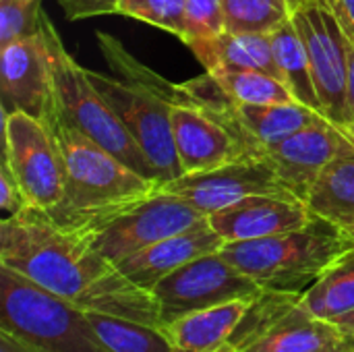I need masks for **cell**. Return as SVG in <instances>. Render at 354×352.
<instances>
[{
  "mask_svg": "<svg viewBox=\"0 0 354 352\" xmlns=\"http://www.w3.org/2000/svg\"><path fill=\"white\" fill-rule=\"evenodd\" d=\"M0 266L85 311L164 326L160 305L149 290L131 282L85 232L54 224L41 210L27 207L2 218Z\"/></svg>",
  "mask_w": 354,
  "mask_h": 352,
  "instance_id": "1",
  "label": "cell"
},
{
  "mask_svg": "<svg viewBox=\"0 0 354 352\" xmlns=\"http://www.w3.org/2000/svg\"><path fill=\"white\" fill-rule=\"evenodd\" d=\"M48 124L54 131L64 164L62 201L46 212L54 224L66 230L89 232L112 214L160 189V180L131 170L124 162L56 114Z\"/></svg>",
  "mask_w": 354,
  "mask_h": 352,
  "instance_id": "2",
  "label": "cell"
},
{
  "mask_svg": "<svg viewBox=\"0 0 354 352\" xmlns=\"http://www.w3.org/2000/svg\"><path fill=\"white\" fill-rule=\"evenodd\" d=\"M97 44L108 64L114 66L124 81L87 68L89 79L151 162L162 185L183 176L170 122V104L180 102L178 85L166 83L149 73L108 33H100Z\"/></svg>",
  "mask_w": 354,
  "mask_h": 352,
  "instance_id": "3",
  "label": "cell"
},
{
  "mask_svg": "<svg viewBox=\"0 0 354 352\" xmlns=\"http://www.w3.org/2000/svg\"><path fill=\"white\" fill-rule=\"evenodd\" d=\"M353 247L354 241L344 228L315 216L299 230L226 243L220 253L263 290L303 295Z\"/></svg>",
  "mask_w": 354,
  "mask_h": 352,
  "instance_id": "4",
  "label": "cell"
},
{
  "mask_svg": "<svg viewBox=\"0 0 354 352\" xmlns=\"http://www.w3.org/2000/svg\"><path fill=\"white\" fill-rule=\"evenodd\" d=\"M39 31L46 39L54 75L56 116L108 149L131 170L151 180H160L151 162L145 158L133 135L127 131L118 114L89 79L87 68H83L66 52L54 23L44 12L39 19Z\"/></svg>",
  "mask_w": 354,
  "mask_h": 352,
  "instance_id": "5",
  "label": "cell"
},
{
  "mask_svg": "<svg viewBox=\"0 0 354 352\" xmlns=\"http://www.w3.org/2000/svg\"><path fill=\"white\" fill-rule=\"evenodd\" d=\"M0 330L37 352H112L85 309L0 266Z\"/></svg>",
  "mask_w": 354,
  "mask_h": 352,
  "instance_id": "6",
  "label": "cell"
},
{
  "mask_svg": "<svg viewBox=\"0 0 354 352\" xmlns=\"http://www.w3.org/2000/svg\"><path fill=\"white\" fill-rule=\"evenodd\" d=\"M342 338L336 324L303 307L301 295L263 290L230 338V352H315Z\"/></svg>",
  "mask_w": 354,
  "mask_h": 352,
  "instance_id": "7",
  "label": "cell"
},
{
  "mask_svg": "<svg viewBox=\"0 0 354 352\" xmlns=\"http://www.w3.org/2000/svg\"><path fill=\"white\" fill-rule=\"evenodd\" d=\"M292 23L303 37L324 116L354 139L348 102V39L338 19L324 0H307L292 12Z\"/></svg>",
  "mask_w": 354,
  "mask_h": 352,
  "instance_id": "8",
  "label": "cell"
},
{
  "mask_svg": "<svg viewBox=\"0 0 354 352\" xmlns=\"http://www.w3.org/2000/svg\"><path fill=\"white\" fill-rule=\"evenodd\" d=\"M203 222H207L205 214L178 195L158 189L156 193L112 214L85 234L102 255L112 263H120L133 253Z\"/></svg>",
  "mask_w": 354,
  "mask_h": 352,
  "instance_id": "9",
  "label": "cell"
},
{
  "mask_svg": "<svg viewBox=\"0 0 354 352\" xmlns=\"http://www.w3.org/2000/svg\"><path fill=\"white\" fill-rule=\"evenodd\" d=\"M4 160L29 207L50 212L64 195V164L48 122L25 112L2 114Z\"/></svg>",
  "mask_w": 354,
  "mask_h": 352,
  "instance_id": "10",
  "label": "cell"
},
{
  "mask_svg": "<svg viewBox=\"0 0 354 352\" xmlns=\"http://www.w3.org/2000/svg\"><path fill=\"white\" fill-rule=\"evenodd\" d=\"M261 293L263 288L224 259L220 251L178 268L160 280L151 290L160 305L164 326H170L176 319L201 309L239 299H257Z\"/></svg>",
  "mask_w": 354,
  "mask_h": 352,
  "instance_id": "11",
  "label": "cell"
},
{
  "mask_svg": "<svg viewBox=\"0 0 354 352\" xmlns=\"http://www.w3.org/2000/svg\"><path fill=\"white\" fill-rule=\"evenodd\" d=\"M160 189L178 195L205 216H212L222 207H228L255 195L297 197L286 189L272 164L261 156L236 160L232 164L197 174H183L170 183L160 185Z\"/></svg>",
  "mask_w": 354,
  "mask_h": 352,
  "instance_id": "12",
  "label": "cell"
},
{
  "mask_svg": "<svg viewBox=\"0 0 354 352\" xmlns=\"http://www.w3.org/2000/svg\"><path fill=\"white\" fill-rule=\"evenodd\" d=\"M0 98L2 114L25 112L44 122L54 118V75L41 31L0 48Z\"/></svg>",
  "mask_w": 354,
  "mask_h": 352,
  "instance_id": "13",
  "label": "cell"
},
{
  "mask_svg": "<svg viewBox=\"0 0 354 352\" xmlns=\"http://www.w3.org/2000/svg\"><path fill=\"white\" fill-rule=\"evenodd\" d=\"M354 151V139L330 120L301 129L261 149L290 193L305 201L319 174L340 156Z\"/></svg>",
  "mask_w": 354,
  "mask_h": 352,
  "instance_id": "14",
  "label": "cell"
},
{
  "mask_svg": "<svg viewBox=\"0 0 354 352\" xmlns=\"http://www.w3.org/2000/svg\"><path fill=\"white\" fill-rule=\"evenodd\" d=\"M170 122L183 174H197L255 158L224 122L193 102H172Z\"/></svg>",
  "mask_w": 354,
  "mask_h": 352,
  "instance_id": "15",
  "label": "cell"
},
{
  "mask_svg": "<svg viewBox=\"0 0 354 352\" xmlns=\"http://www.w3.org/2000/svg\"><path fill=\"white\" fill-rule=\"evenodd\" d=\"M309 205L292 195H255L207 216L209 226L226 241H257L299 230L313 222Z\"/></svg>",
  "mask_w": 354,
  "mask_h": 352,
  "instance_id": "16",
  "label": "cell"
},
{
  "mask_svg": "<svg viewBox=\"0 0 354 352\" xmlns=\"http://www.w3.org/2000/svg\"><path fill=\"white\" fill-rule=\"evenodd\" d=\"M224 245L226 241L209 226V222H203L195 228L141 249L116 266L131 282L151 293L160 280H164L178 268L203 255L218 253Z\"/></svg>",
  "mask_w": 354,
  "mask_h": 352,
  "instance_id": "17",
  "label": "cell"
},
{
  "mask_svg": "<svg viewBox=\"0 0 354 352\" xmlns=\"http://www.w3.org/2000/svg\"><path fill=\"white\" fill-rule=\"evenodd\" d=\"M253 299H239L201 309L164 326L174 352H230V338L243 322Z\"/></svg>",
  "mask_w": 354,
  "mask_h": 352,
  "instance_id": "18",
  "label": "cell"
},
{
  "mask_svg": "<svg viewBox=\"0 0 354 352\" xmlns=\"http://www.w3.org/2000/svg\"><path fill=\"white\" fill-rule=\"evenodd\" d=\"M207 73L214 71H259L280 79L270 33H220L187 44ZM282 81V79H280ZM284 83V81H282Z\"/></svg>",
  "mask_w": 354,
  "mask_h": 352,
  "instance_id": "19",
  "label": "cell"
},
{
  "mask_svg": "<svg viewBox=\"0 0 354 352\" xmlns=\"http://www.w3.org/2000/svg\"><path fill=\"white\" fill-rule=\"evenodd\" d=\"M305 203L313 216L344 230L354 228V151L336 158L309 189Z\"/></svg>",
  "mask_w": 354,
  "mask_h": 352,
  "instance_id": "20",
  "label": "cell"
},
{
  "mask_svg": "<svg viewBox=\"0 0 354 352\" xmlns=\"http://www.w3.org/2000/svg\"><path fill=\"white\" fill-rule=\"evenodd\" d=\"M270 39L274 48V60H276V66L284 85L290 89L297 102L322 112V104H319L313 75H311L309 56H307L303 37L297 31V25L292 23V17L280 23L276 29H272Z\"/></svg>",
  "mask_w": 354,
  "mask_h": 352,
  "instance_id": "21",
  "label": "cell"
},
{
  "mask_svg": "<svg viewBox=\"0 0 354 352\" xmlns=\"http://www.w3.org/2000/svg\"><path fill=\"white\" fill-rule=\"evenodd\" d=\"M303 307L330 324L354 311V247L338 257L322 278L301 295Z\"/></svg>",
  "mask_w": 354,
  "mask_h": 352,
  "instance_id": "22",
  "label": "cell"
},
{
  "mask_svg": "<svg viewBox=\"0 0 354 352\" xmlns=\"http://www.w3.org/2000/svg\"><path fill=\"white\" fill-rule=\"evenodd\" d=\"M85 313L102 342L112 352H174V344L164 326L141 324L100 311Z\"/></svg>",
  "mask_w": 354,
  "mask_h": 352,
  "instance_id": "23",
  "label": "cell"
},
{
  "mask_svg": "<svg viewBox=\"0 0 354 352\" xmlns=\"http://www.w3.org/2000/svg\"><path fill=\"white\" fill-rule=\"evenodd\" d=\"M226 98L234 104H282L297 102L290 89L274 75L259 71H214L209 73Z\"/></svg>",
  "mask_w": 354,
  "mask_h": 352,
  "instance_id": "24",
  "label": "cell"
},
{
  "mask_svg": "<svg viewBox=\"0 0 354 352\" xmlns=\"http://www.w3.org/2000/svg\"><path fill=\"white\" fill-rule=\"evenodd\" d=\"M228 33H270L292 17L286 0H222Z\"/></svg>",
  "mask_w": 354,
  "mask_h": 352,
  "instance_id": "25",
  "label": "cell"
},
{
  "mask_svg": "<svg viewBox=\"0 0 354 352\" xmlns=\"http://www.w3.org/2000/svg\"><path fill=\"white\" fill-rule=\"evenodd\" d=\"M187 0H120L116 15H124L153 27H160L178 39H185Z\"/></svg>",
  "mask_w": 354,
  "mask_h": 352,
  "instance_id": "26",
  "label": "cell"
},
{
  "mask_svg": "<svg viewBox=\"0 0 354 352\" xmlns=\"http://www.w3.org/2000/svg\"><path fill=\"white\" fill-rule=\"evenodd\" d=\"M41 0H0V48L39 33Z\"/></svg>",
  "mask_w": 354,
  "mask_h": 352,
  "instance_id": "27",
  "label": "cell"
},
{
  "mask_svg": "<svg viewBox=\"0 0 354 352\" xmlns=\"http://www.w3.org/2000/svg\"><path fill=\"white\" fill-rule=\"evenodd\" d=\"M185 44L216 37L226 31L222 0H187L185 8Z\"/></svg>",
  "mask_w": 354,
  "mask_h": 352,
  "instance_id": "28",
  "label": "cell"
},
{
  "mask_svg": "<svg viewBox=\"0 0 354 352\" xmlns=\"http://www.w3.org/2000/svg\"><path fill=\"white\" fill-rule=\"evenodd\" d=\"M118 4L120 0H58V6L62 8L68 21L110 15V12H116Z\"/></svg>",
  "mask_w": 354,
  "mask_h": 352,
  "instance_id": "29",
  "label": "cell"
},
{
  "mask_svg": "<svg viewBox=\"0 0 354 352\" xmlns=\"http://www.w3.org/2000/svg\"><path fill=\"white\" fill-rule=\"evenodd\" d=\"M0 207L6 216H17L21 212H25L29 207L27 197L23 195L21 187L17 185L15 176L10 174V170L2 164L0 168Z\"/></svg>",
  "mask_w": 354,
  "mask_h": 352,
  "instance_id": "30",
  "label": "cell"
},
{
  "mask_svg": "<svg viewBox=\"0 0 354 352\" xmlns=\"http://www.w3.org/2000/svg\"><path fill=\"white\" fill-rule=\"evenodd\" d=\"M338 19L346 39L354 46V0H324Z\"/></svg>",
  "mask_w": 354,
  "mask_h": 352,
  "instance_id": "31",
  "label": "cell"
},
{
  "mask_svg": "<svg viewBox=\"0 0 354 352\" xmlns=\"http://www.w3.org/2000/svg\"><path fill=\"white\" fill-rule=\"evenodd\" d=\"M0 352H37L33 346H29L27 342H23L21 338L12 336L10 332L0 330Z\"/></svg>",
  "mask_w": 354,
  "mask_h": 352,
  "instance_id": "32",
  "label": "cell"
},
{
  "mask_svg": "<svg viewBox=\"0 0 354 352\" xmlns=\"http://www.w3.org/2000/svg\"><path fill=\"white\" fill-rule=\"evenodd\" d=\"M348 58H351V87H348V102H351V122L354 135V46L348 41Z\"/></svg>",
  "mask_w": 354,
  "mask_h": 352,
  "instance_id": "33",
  "label": "cell"
},
{
  "mask_svg": "<svg viewBox=\"0 0 354 352\" xmlns=\"http://www.w3.org/2000/svg\"><path fill=\"white\" fill-rule=\"evenodd\" d=\"M315 352H354V338L346 336V338H342L340 342L330 344V346H326V349H322V351H315Z\"/></svg>",
  "mask_w": 354,
  "mask_h": 352,
  "instance_id": "34",
  "label": "cell"
},
{
  "mask_svg": "<svg viewBox=\"0 0 354 352\" xmlns=\"http://www.w3.org/2000/svg\"><path fill=\"white\" fill-rule=\"evenodd\" d=\"M336 326L340 328L342 334L354 338V311L353 313H348V315H344V317H340V319L336 322Z\"/></svg>",
  "mask_w": 354,
  "mask_h": 352,
  "instance_id": "35",
  "label": "cell"
},
{
  "mask_svg": "<svg viewBox=\"0 0 354 352\" xmlns=\"http://www.w3.org/2000/svg\"><path fill=\"white\" fill-rule=\"evenodd\" d=\"M288 2V6H290V10L295 12V10H299L303 4H307V0H286Z\"/></svg>",
  "mask_w": 354,
  "mask_h": 352,
  "instance_id": "36",
  "label": "cell"
},
{
  "mask_svg": "<svg viewBox=\"0 0 354 352\" xmlns=\"http://www.w3.org/2000/svg\"><path fill=\"white\" fill-rule=\"evenodd\" d=\"M346 232H348V234H351V239H353V241H354V228H348V230H346Z\"/></svg>",
  "mask_w": 354,
  "mask_h": 352,
  "instance_id": "37",
  "label": "cell"
}]
</instances>
